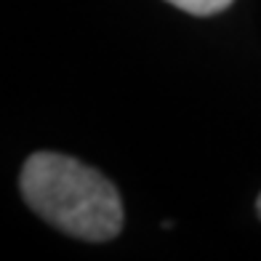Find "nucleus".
<instances>
[{
  "label": "nucleus",
  "instance_id": "f257e3e1",
  "mask_svg": "<svg viewBox=\"0 0 261 261\" xmlns=\"http://www.w3.org/2000/svg\"><path fill=\"white\" fill-rule=\"evenodd\" d=\"M27 205L56 229L101 243L120 234L123 203L110 179L59 152H38L21 168Z\"/></svg>",
  "mask_w": 261,
  "mask_h": 261
},
{
  "label": "nucleus",
  "instance_id": "f03ea898",
  "mask_svg": "<svg viewBox=\"0 0 261 261\" xmlns=\"http://www.w3.org/2000/svg\"><path fill=\"white\" fill-rule=\"evenodd\" d=\"M168 3H173L176 8H181L192 16H213L219 11L229 8L232 0H168Z\"/></svg>",
  "mask_w": 261,
  "mask_h": 261
},
{
  "label": "nucleus",
  "instance_id": "7ed1b4c3",
  "mask_svg": "<svg viewBox=\"0 0 261 261\" xmlns=\"http://www.w3.org/2000/svg\"><path fill=\"white\" fill-rule=\"evenodd\" d=\"M258 216H261V195H258Z\"/></svg>",
  "mask_w": 261,
  "mask_h": 261
}]
</instances>
